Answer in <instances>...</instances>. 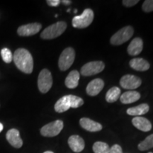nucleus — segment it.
<instances>
[{
  "instance_id": "f257e3e1",
  "label": "nucleus",
  "mask_w": 153,
  "mask_h": 153,
  "mask_svg": "<svg viewBox=\"0 0 153 153\" xmlns=\"http://www.w3.org/2000/svg\"><path fill=\"white\" fill-rule=\"evenodd\" d=\"M13 60L16 68L22 72L26 74H30L33 72V57L26 49H17L13 55Z\"/></svg>"
},
{
  "instance_id": "f03ea898",
  "label": "nucleus",
  "mask_w": 153,
  "mask_h": 153,
  "mask_svg": "<svg viewBox=\"0 0 153 153\" xmlns=\"http://www.w3.org/2000/svg\"><path fill=\"white\" fill-rule=\"evenodd\" d=\"M84 104V101L82 98L75 95H65L55 104V110L57 113L65 112L70 108H76Z\"/></svg>"
},
{
  "instance_id": "7ed1b4c3",
  "label": "nucleus",
  "mask_w": 153,
  "mask_h": 153,
  "mask_svg": "<svg viewBox=\"0 0 153 153\" xmlns=\"http://www.w3.org/2000/svg\"><path fill=\"white\" fill-rule=\"evenodd\" d=\"M67 28V24L64 22H58L51 25L42 32L41 37L43 39L51 40L62 35Z\"/></svg>"
},
{
  "instance_id": "20e7f679",
  "label": "nucleus",
  "mask_w": 153,
  "mask_h": 153,
  "mask_svg": "<svg viewBox=\"0 0 153 153\" xmlns=\"http://www.w3.org/2000/svg\"><path fill=\"white\" fill-rule=\"evenodd\" d=\"M94 11L91 9H86L79 16H75L72 19V26L76 28H87L94 20Z\"/></svg>"
},
{
  "instance_id": "39448f33",
  "label": "nucleus",
  "mask_w": 153,
  "mask_h": 153,
  "mask_svg": "<svg viewBox=\"0 0 153 153\" xmlns=\"http://www.w3.org/2000/svg\"><path fill=\"white\" fill-rule=\"evenodd\" d=\"M134 30L132 26H127L120 29L112 36L110 42L114 45H121L131 38L133 35Z\"/></svg>"
},
{
  "instance_id": "423d86ee",
  "label": "nucleus",
  "mask_w": 153,
  "mask_h": 153,
  "mask_svg": "<svg viewBox=\"0 0 153 153\" xmlns=\"http://www.w3.org/2000/svg\"><path fill=\"white\" fill-rule=\"evenodd\" d=\"M75 59V51L72 48H67L61 53L58 60V66L61 71H66L72 65Z\"/></svg>"
},
{
  "instance_id": "0eeeda50",
  "label": "nucleus",
  "mask_w": 153,
  "mask_h": 153,
  "mask_svg": "<svg viewBox=\"0 0 153 153\" xmlns=\"http://www.w3.org/2000/svg\"><path fill=\"white\" fill-rule=\"evenodd\" d=\"M53 85V77L51 72L47 69H43L40 72L38 78V87L41 93L45 94Z\"/></svg>"
},
{
  "instance_id": "6e6552de",
  "label": "nucleus",
  "mask_w": 153,
  "mask_h": 153,
  "mask_svg": "<svg viewBox=\"0 0 153 153\" xmlns=\"http://www.w3.org/2000/svg\"><path fill=\"white\" fill-rule=\"evenodd\" d=\"M63 126L64 124L62 120H55L41 128V134L44 137H55L60 133Z\"/></svg>"
},
{
  "instance_id": "1a4fd4ad",
  "label": "nucleus",
  "mask_w": 153,
  "mask_h": 153,
  "mask_svg": "<svg viewBox=\"0 0 153 153\" xmlns=\"http://www.w3.org/2000/svg\"><path fill=\"white\" fill-rule=\"evenodd\" d=\"M105 68V65L102 61H92L83 65L81 68V74L89 76L100 73Z\"/></svg>"
},
{
  "instance_id": "9d476101",
  "label": "nucleus",
  "mask_w": 153,
  "mask_h": 153,
  "mask_svg": "<svg viewBox=\"0 0 153 153\" xmlns=\"http://www.w3.org/2000/svg\"><path fill=\"white\" fill-rule=\"evenodd\" d=\"M142 84V81L138 76L126 74L121 77L120 79V85L123 89H135L138 88Z\"/></svg>"
},
{
  "instance_id": "9b49d317",
  "label": "nucleus",
  "mask_w": 153,
  "mask_h": 153,
  "mask_svg": "<svg viewBox=\"0 0 153 153\" xmlns=\"http://www.w3.org/2000/svg\"><path fill=\"white\" fill-rule=\"evenodd\" d=\"M42 28V25L39 23H32L23 25L17 30V33L20 36H30L38 33Z\"/></svg>"
},
{
  "instance_id": "f8f14e48",
  "label": "nucleus",
  "mask_w": 153,
  "mask_h": 153,
  "mask_svg": "<svg viewBox=\"0 0 153 153\" xmlns=\"http://www.w3.org/2000/svg\"><path fill=\"white\" fill-rule=\"evenodd\" d=\"M104 87V82L100 78L93 79L88 84L87 88H86V91L88 95L94 97L100 93Z\"/></svg>"
},
{
  "instance_id": "ddd939ff",
  "label": "nucleus",
  "mask_w": 153,
  "mask_h": 153,
  "mask_svg": "<svg viewBox=\"0 0 153 153\" xmlns=\"http://www.w3.org/2000/svg\"><path fill=\"white\" fill-rule=\"evenodd\" d=\"M7 141L15 148H20L23 145V140L20 137V133L17 129L12 128L8 131L6 135Z\"/></svg>"
},
{
  "instance_id": "4468645a",
  "label": "nucleus",
  "mask_w": 153,
  "mask_h": 153,
  "mask_svg": "<svg viewBox=\"0 0 153 153\" xmlns=\"http://www.w3.org/2000/svg\"><path fill=\"white\" fill-rule=\"evenodd\" d=\"M68 145L74 152H80L85 149V143L83 138L77 135H73L68 139Z\"/></svg>"
},
{
  "instance_id": "2eb2a0df",
  "label": "nucleus",
  "mask_w": 153,
  "mask_h": 153,
  "mask_svg": "<svg viewBox=\"0 0 153 153\" xmlns=\"http://www.w3.org/2000/svg\"><path fill=\"white\" fill-rule=\"evenodd\" d=\"M80 126L89 132H98L102 130V126L98 122L91 120L88 118H82L79 120Z\"/></svg>"
},
{
  "instance_id": "dca6fc26",
  "label": "nucleus",
  "mask_w": 153,
  "mask_h": 153,
  "mask_svg": "<svg viewBox=\"0 0 153 153\" xmlns=\"http://www.w3.org/2000/svg\"><path fill=\"white\" fill-rule=\"evenodd\" d=\"M132 123L136 128L143 132H148L152 129V124L150 121L144 117L136 116L132 120Z\"/></svg>"
},
{
  "instance_id": "f3484780",
  "label": "nucleus",
  "mask_w": 153,
  "mask_h": 153,
  "mask_svg": "<svg viewBox=\"0 0 153 153\" xmlns=\"http://www.w3.org/2000/svg\"><path fill=\"white\" fill-rule=\"evenodd\" d=\"M143 41L140 38H135L128 46V53L131 56H136L142 52Z\"/></svg>"
},
{
  "instance_id": "a211bd4d",
  "label": "nucleus",
  "mask_w": 153,
  "mask_h": 153,
  "mask_svg": "<svg viewBox=\"0 0 153 153\" xmlns=\"http://www.w3.org/2000/svg\"><path fill=\"white\" fill-rule=\"evenodd\" d=\"M130 66L137 71H147L150 69V63L143 58H133L130 61Z\"/></svg>"
},
{
  "instance_id": "6ab92c4d",
  "label": "nucleus",
  "mask_w": 153,
  "mask_h": 153,
  "mask_svg": "<svg viewBox=\"0 0 153 153\" xmlns=\"http://www.w3.org/2000/svg\"><path fill=\"white\" fill-rule=\"evenodd\" d=\"M79 72L77 70H72L66 77L65 84L69 89H74L79 85Z\"/></svg>"
},
{
  "instance_id": "aec40b11",
  "label": "nucleus",
  "mask_w": 153,
  "mask_h": 153,
  "mask_svg": "<svg viewBox=\"0 0 153 153\" xmlns=\"http://www.w3.org/2000/svg\"><path fill=\"white\" fill-rule=\"evenodd\" d=\"M140 98V94L139 92L135 91H128L120 95V100L122 104H128L138 101Z\"/></svg>"
},
{
  "instance_id": "412c9836",
  "label": "nucleus",
  "mask_w": 153,
  "mask_h": 153,
  "mask_svg": "<svg viewBox=\"0 0 153 153\" xmlns=\"http://www.w3.org/2000/svg\"><path fill=\"white\" fill-rule=\"evenodd\" d=\"M150 110V106L147 104H140L138 106L135 107H131L127 110V114L130 116H142L147 114Z\"/></svg>"
},
{
  "instance_id": "4be33fe9",
  "label": "nucleus",
  "mask_w": 153,
  "mask_h": 153,
  "mask_svg": "<svg viewBox=\"0 0 153 153\" xmlns=\"http://www.w3.org/2000/svg\"><path fill=\"white\" fill-rule=\"evenodd\" d=\"M120 88L118 87H114L106 92V100L108 103H114L116 102L120 97Z\"/></svg>"
},
{
  "instance_id": "5701e85b",
  "label": "nucleus",
  "mask_w": 153,
  "mask_h": 153,
  "mask_svg": "<svg viewBox=\"0 0 153 153\" xmlns=\"http://www.w3.org/2000/svg\"><path fill=\"white\" fill-rule=\"evenodd\" d=\"M109 146L106 143L98 141L93 145V151L94 153H109Z\"/></svg>"
},
{
  "instance_id": "b1692460",
  "label": "nucleus",
  "mask_w": 153,
  "mask_h": 153,
  "mask_svg": "<svg viewBox=\"0 0 153 153\" xmlns=\"http://www.w3.org/2000/svg\"><path fill=\"white\" fill-rule=\"evenodd\" d=\"M139 150L140 151H145L148 150L149 149L153 148V134L149 135L145 138L144 140L140 143L138 146Z\"/></svg>"
},
{
  "instance_id": "393cba45",
  "label": "nucleus",
  "mask_w": 153,
  "mask_h": 153,
  "mask_svg": "<svg viewBox=\"0 0 153 153\" xmlns=\"http://www.w3.org/2000/svg\"><path fill=\"white\" fill-rule=\"evenodd\" d=\"M1 55L4 62L6 63H10L13 60V55L11 51L7 48H4L1 51Z\"/></svg>"
},
{
  "instance_id": "a878e982",
  "label": "nucleus",
  "mask_w": 153,
  "mask_h": 153,
  "mask_svg": "<svg viewBox=\"0 0 153 153\" xmlns=\"http://www.w3.org/2000/svg\"><path fill=\"white\" fill-rule=\"evenodd\" d=\"M142 9L145 12L149 13L153 11V0H146L143 2Z\"/></svg>"
},
{
  "instance_id": "bb28decb",
  "label": "nucleus",
  "mask_w": 153,
  "mask_h": 153,
  "mask_svg": "<svg viewBox=\"0 0 153 153\" xmlns=\"http://www.w3.org/2000/svg\"><path fill=\"white\" fill-rule=\"evenodd\" d=\"M139 2L138 0H123L122 1L123 6H125L126 7H131L137 4Z\"/></svg>"
},
{
  "instance_id": "cd10ccee",
  "label": "nucleus",
  "mask_w": 153,
  "mask_h": 153,
  "mask_svg": "<svg viewBox=\"0 0 153 153\" xmlns=\"http://www.w3.org/2000/svg\"><path fill=\"white\" fill-rule=\"evenodd\" d=\"M109 153H123L121 147L119 145H114L111 148H110Z\"/></svg>"
},
{
  "instance_id": "c85d7f7f",
  "label": "nucleus",
  "mask_w": 153,
  "mask_h": 153,
  "mask_svg": "<svg viewBox=\"0 0 153 153\" xmlns=\"http://www.w3.org/2000/svg\"><path fill=\"white\" fill-rule=\"evenodd\" d=\"M46 2L51 7H57L61 3L60 0H47Z\"/></svg>"
},
{
  "instance_id": "c756f323",
  "label": "nucleus",
  "mask_w": 153,
  "mask_h": 153,
  "mask_svg": "<svg viewBox=\"0 0 153 153\" xmlns=\"http://www.w3.org/2000/svg\"><path fill=\"white\" fill-rule=\"evenodd\" d=\"M61 2L64 4L65 5H68L70 4H71L72 1H70V0H62V1H61Z\"/></svg>"
},
{
  "instance_id": "7c9ffc66",
  "label": "nucleus",
  "mask_w": 153,
  "mask_h": 153,
  "mask_svg": "<svg viewBox=\"0 0 153 153\" xmlns=\"http://www.w3.org/2000/svg\"><path fill=\"white\" fill-rule=\"evenodd\" d=\"M3 128H4V126H3V125H2V123H0V133H1V132L2 131Z\"/></svg>"
},
{
  "instance_id": "2f4dec72",
  "label": "nucleus",
  "mask_w": 153,
  "mask_h": 153,
  "mask_svg": "<svg viewBox=\"0 0 153 153\" xmlns=\"http://www.w3.org/2000/svg\"><path fill=\"white\" fill-rule=\"evenodd\" d=\"M43 153H54V152H52V151H46V152H45Z\"/></svg>"
},
{
  "instance_id": "473e14b6",
  "label": "nucleus",
  "mask_w": 153,
  "mask_h": 153,
  "mask_svg": "<svg viewBox=\"0 0 153 153\" xmlns=\"http://www.w3.org/2000/svg\"><path fill=\"white\" fill-rule=\"evenodd\" d=\"M148 153H152V152H148Z\"/></svg>"
}]
</instances>
